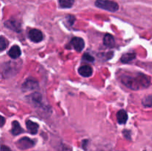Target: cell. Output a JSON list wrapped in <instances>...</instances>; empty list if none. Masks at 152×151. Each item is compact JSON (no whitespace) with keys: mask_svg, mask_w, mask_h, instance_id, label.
Instances as JSON below:
<instances>
[{"mask_svg":"<svg viewBox=\"0 0 152 151\" xmlns=\"http://www.w3.org/2000/svg\"><path fill=\"white\" fill-rule=\"evenodd\" d=\"M117 121L120 124H126L128 120V114L124 110H120L117 113Z\"/></svg>","mask_w":152,"mask_h":151,"instance_id":"12","label":"cell"},{"mask_svg":"<svg viewBox=\"0 0 152 151\" xmlns=\"http://www.w3.org/2000/svg\"><path fill=\"white\" fill-rule=\"evenodd\" d=\"M4 26L15 32H20L21 31V24L16 20L10 19V20L6 21L4 22Z\"/></svg>","mask_w":152,"mask_h":151,"instance_id":"7","label":"cell"},{"mask_svg":"<svg viewBox=\"0 0 152 151\" xmlns=\"http://www.w3.org/2000/svg\"><path fill=\"white\" fill-rule=\"evenodd\" d=\"M23 132V130L21 127L20 124L18 121H13L12 123V129H11V133L14 136H17V135L20 134Z\"/></svg>","mask_w":152,"mask_h":151,"instance_id":"14","label":"cell"},{"mask_svg":"<svg viewBox=\"0 0 152 151\" xmlns=\"http://www.w3.org/2000/svg\"><path fill=\"white\" fill-rule=\"evenodd\" d=\"M8 56L12 59H17L21 56V50L18 45H13L8 51Z\"/></svg>","mask_w":152,"mask_h":151,"instance_id":"11","label":"cell"},{"mask_svg":"<svg viewBox=\"0 0 152 151\" xmlns=\"http://www.w3.org/2000/svg\"><path fill=\"white\" fill-rule=\"evenodd\" d=\"M16 146L20 150H27L34 147V142L28 137H23L16 142Z\"/></svg>","mask_w":152,"mask_h":151,"instance_id":"4","label":"cell"},{"mask_svg":"<svg viewBox=\"0 0 152 151\" xmlns=\"http://www.w3.org/2000/svg\"><path fill=\"white\" fill-rule=\"evenodd\" d=\"M4 123H5V119H4V117L0 115V127H2L4 124Z\"/></svg>","mask_w":152,"mask_h":151,"instance_id":"20","label":"cell"},{"mask_svg":"<svg viewBox=\"0 0 152 151\" xmlns=\"http://www.w3.org/2000/svg\"><path fill=\"white\" fill-rule=\"evenodd\" d=\"M74 0H59V4L62 8H70L73 6Z\"/></svg>","mask_w":152,"mask_h":151,"instance_id":"16","label":"cell"},{"mask_svg":"<svg viewBox=\"0 0 152 151\" xmlns=\"http://www.w3.org/2000/svg\"><path fill=\"white\" fill-rule=\"evenodd\" d=\"M122 82L132 90L146 88L150 84V78L146 75L137 73L135 75H124L122 77Z\"/></svg>","mask_w":152,"mask_h":151,"instance_id":"1","label":"cell"},{"mask_svg":"<svg viewBox=\"0 0 152 151\" xmlns=\"http://www.w3.org/2000/svg\"><path fill=\"white\" fill-rule=\"evenodd\" d=\"M8 45V41L4 37L0 36V52L3 51L7 48Z\"/></svg>","mask_w":152,"mask_h":151,"instance_id":"18","label":"cell"},{"mask_svg":"<svg viewBox=\"0 0 152 151\" xmlns=\"http://www.w3.org/2000/svg\"><path fill=\"white\" fill-rule=\"evenodd\" d=\"M78 72L83 77H89L93 73V70L89 65H83L80 67L78 70Z\"/></svg>","mask_w":152,"mask_h":151,"instance_id":"9","label":"cell"},{"mask_svg":"<svg viewBox=\"0 0 152 151\" xmlns=\"http://www.w3.org/2000/svg\"><path fill=\"white\" fill-rule=\"evenodd\" d=\"M83 59L86 61H88V62H94V58L88 53H85L84 56H83Z\"/></svg>","mask_w":152,"mask_h":151,"instance_id":"19","label":"cell"},{"mask_svg":"<svg viewBox=\"0 0 152 151\" xmlns=\"http://www.w3.org/2000/svg\"><path fill=\"white\" fill-rule=\"evenodd\" d=\"M38 82L34 78H28L22 84V88L25 90H32L37 88Z\"/></svg>","mask_w":152,"mask_h":151,"instance_id":"8","label":"cell"},{"mask_svg":"<svg viewBox=\"0 0 152 151\" xmlns=\"http://www.w3.org/2000/svg\"><path fill=\"white\" fill-rule=\"evenodd\" d=\"M103 44L108 47H113L115 44V41L113 36L111 34H106L103 38Z\"/></svg>","mask_w":152,"mask_h":151,"instance_id":"13","label":"cell"},{"mask_svg":"<svg viewBox=\"0 0 152 151\" xmlns=\"http://www.w3.org/2000/svg\"><path fill=\"white\" fill-rule=\"evenodd\" d=\"M135 56H136V55L134 53H126V54H124L121 57V62H123V63H128V62H131L133 59H134Z\"/></svg>","mask_w":152,"mask_h":151,"instance_id":"15","label":"cell"},{"mask_svg":"<svg viewBox=\"0 0 152 151\" xmlns=\"http://www.w3.org/2000/svg\"><path fill=\"white\" fill-rule=\"evenodd\" d=\"M95 5L99 8L110 12H116L119 9L118 4L111 0H96Z\"/></svg>","mask_w":152,"mask_h":151,"instance_id":"3","label":"cell"},{"mask_svg":"<svg viewBox=\"0 0 152 151\" xmlns=\"http://www.w3.org/2000/svg\"><path fill=\"white\" fill-rule=\"evenodd\" d=\"M0 151H10V150L7 147L1 146V148H0Z\"/></svg>","mask_w":152,"mask_h":151,"instance_id":"21","label":"cell"},{"mask_svg":"<svg viewBox=\"0 0 152 151\" xmlns=\"http://www.w3.org/2000/svg\"><path fill=\"white\" fill-rule=\"evenodd\" d=\"M30 39L34 42H40L43 38L42 33L37 29H32L28 33Z\"/></svg>","mask_w":152,"mask_h":151,"instance_id":"5","label":"cell"},{"mask_svg":"<svg viewBox=\"0 0 152 151\" xmlns=\"http://www.w3.org/2000/svg\"><path fill=\"white\" fill-rule=\"evenodd\" d=\"M142 103L143 106L147 107H152V93L151 95H148V96L144 97L142 101Z\"/></svg>","mask_w":152,"mask_h":151,"instance_id":"17","label":"cell"},{"mask_svg":"<svg viewBox=\"0 0 152 151\" xmlns=\"http://www.w3.org/2000/svg\"><path fill=\"white\" fill-rule=\"evenodd\" d=\"M71 43L73 45V47H74V48L75 49L77 52H81L82 50L84 49V40H83V38H80V37H74V38L71 39Z\"/></svg>","mask_w":152,"mask_h":151,"instance_id":"6","label":"cell"},{"mask_svg":"<svg viewBox=\"0 0 152 151\" xmlns=\"http://www.w3.org/2000/svg\"><path fill=\"white\" fill-rule=\"evenodd\" d=\"M26 127L28 130L29 131L30 133L34 135L38 132L39 125L37 123L34 122V121H31V120H27L26 121Z\"/></svg>","mask_w":152,"mask_h":151,"instance_id":"10","label":"cell"},{"mask_svg":"<svg viewBox=\"0 0 152 151\" xmlns=\"http://www.w3.org/2000/svg\"><path fill=\"white\" fill-rule=\"evenodd\" d=\"M20 66L18 67V63L16 62H9L0 65V78H8V77L13 76L17 73Z\"/></svg>","mask_w":152,"mask_h":151,"instance_id":"2","label":"cell"}]
</instances>
